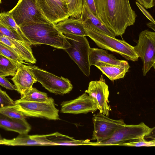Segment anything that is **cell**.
Wrapping results in <instances>:
<instances>
[{
	"instance_id": "1",
	"label": "cell",
	"mask_w": 155,
	"mask_h": 155,
	"mask_svg": "<svg viewBox=\"0 0 155 155\" xmlns=\"http://www.w3.org/2000/svg\"><path fill=\"white\" fill-rule=\"evenodd\" d=\"M97 17L117 36L134 24L137 15L129 0H94Z\"/></svg>"
},
{
	"instance_id": "2",
	"label": "cell",
	"mask_w": 155,
	"mask_h": 155,
	"mask_svg": "<svg viewBox=\"0 0 155 155\" xmlns=\"http://www.w3.org/2000/svg\"><path fill=\"white\" fill-rule=\"evenodd\" d=\"M19 27L31 45L44 44L64 50L69 46L65 36L51 23H28Z\"/></svg>"
},
{
	"instance_id": "3",
	"label": "cell",
	"mask_w": 155,
	"mask_h": 155,
	"mask_svg": "<svg viewBox=\"0 0 155 155\" xmlns=\"http://www.w3.org/2000/svg\"><path fill=\"white\" fill-rule=\"evenodd\" d=\"M84 27L87 36L98 47L118 54L128 60L138 61L139 57L134 46L124 40L117 39L87 26Z\"/></svg>"
},
{
	"instance_id": "4",
	"label": "cell",
	"mask_w": 155,
	"mask_h": 155,
	"mask_svg": "<svg viewBox=\"0 0 155 155\" xmlns=\"http://www.w3.org/2000/svg\"><path fill=\"white\" fill-rule=\"evenodd\" d=\"M154 128H150L143 122L137 125L126 124L117 130L110 139L100 143L92 142L91 146H123L144 138L150 135Z\"/></svg>"
},
{
	"instance_id": "5",
	"label": "cell",
	"mask_w": 155,
	"mask_h": 155,
	"mask_svg": "<svg viewBox=\"0 0 155 155\" xmlns=\"http://www.w3.org/2000/svg\"><path fill=\"white\" fill-rule=\"evenodd\" d=\"M69 43V46L64 49L78 65L83 73L87 77L90 74L89 55L91 48L84 36L64 34Z\"/></svg>"
},
{
	"instance_id": "6",
	"label": "cell",
	"mask_w": 155,
	"mask_h": 155,
	"mask_svg": "<svg viewBox=\"0 0 155 155\" xmlns=\"http://www.w3.org/2000/svg\"><path fill=\"white\" fill-rule=\"evenodd\" d=\"M15 101L14 107L25 116L44 118L49 120L60 119L59 110L56 108L54 100L48 97L45 101L32 102L21 101Z\"/></svg>"
},
{
	"instance_id": "7",
	"label": "cell",
	"mask_w": 155,
	"mask_h": 155,
	"mask_svg": "<svg viewBox=\"0 0 155 155\" xmlns=\"http://www.w3.org/2000/svg\"><path fill=\"white\" fill-rule=\"evenodd\" d=\"M8 12L19 26L30 23H51L44 15L36 0H19Z\"/></svg>"
},
{
	"instance_id": "8",
	"label": "cell",
	"mask_w": 155,
	"mask_h": 155,
	"mask_svg": "<svg viewBox=\"0 0 155 155\" xmlns=\"http://www.w3.org/2000/svg\"><path fill=\"white\" fill-rule=\"evenodd\" d=\"M28 65L37 81L49 92L63 95L72 90V85L68 78L56 76L35 66Z\"/></svg>"
},
{
	"instance_id": "9",
	"label": "cell",
	"mask_w": 155,
	"mask_h": 155,
	"mask_svg": "<svg viewBox=\"0 0 155 155\" xmlns=\"http://www.w3.org/2000/svg\"><path fill=\"white\" fill-rule=\"evenodd\" d=\"M134 50L143 63L142 71L144 76L152 67H155V32L145 30L140 32Z\"/></svg>"
},
{
	"instance_id": "10",
	"label": "cell",
	"mask_w": 155,
	"mask_h": 155,
	"mask_svg": "<svg viewBox=\"0 0 155 155\" xmlns=\"http://www.w3.org/2000/svg\"><path fill=\"white\" fill-rule=\"evenodd\" d=\"M92 120L94 130L91 140H96L95 143L110 139L117 130L126 124L122 119H110L100 112L94 115Z\"/></svg>"
},
{
	"instance_id": "11",
	"label": "cell",
	"mask_w": 155,
	"mask_h": 155,
	"mask_svg": "<svg viewBox=\"0 0 155 155\" xmlns=\"http://www.w3.org/2000/svg\"><path fill=\"white\" fill-rule=\"evenodd\" d=\"M95 101L99 112L108 117L111 109L108 103L109 91L103 76L98 81H91L88 84L87 90L85 91Z\"/></svg>"
},
{
	"instance_id": "12",
	"label": "cell",
	"mask_w": 155,
	"mask_h": 155,
	"mask_svg": "<svg viewBox=\"0 0 155 155\" xmlns=\"http://www.w3.org/2000/svg\"><path fill=\"white\" fill-rule=\"evenodd\" d=\"M47 18L55 25L69 18L67 0H36Z\"/></svg>"
},
{
	"instance_id": "13",
	"label": "cell",
	"mask_w": 155,
	"mask_h": 155,
	"mask_svg": "<svg viewBox=\"0 0 155 155\" xmlns=\"http://www.w3.org/2000/svg\"><path fill=\"white\" fill-rule=\"evenodd\" d=\"M61 106L60 111L63 113L86 114L98 109L94 100L85 92L74 99L63 101Z\"/></svg>"
},
{
	"instance_id": "14",
	"label": "cell",
	"mask_w": 155,
	"mask_h": 155,
	"mask_svg": "<svg viewBox=\"0 0 155 155\" xmlns=\"http://www.w3.org/2000/svg\"><path fill=\"white\" fill-rule=\"evenodd\" d=\"M20 94L24 96L32 87L33 84L37 81L35 78L29 65L20 64L15 75L11 79Z\"/></svg>"
},
{
	"instance_id": "15",
	"label": "cell",
	"mask_w": 155,
	"mask_h": 155,
	"mask_svg": "<svg viewBox=\"0 0 155 155\" xmlns=\"http://www.w3.org/2000/svg\"><path fill=\"white\" fill-rule=\"evenodd\" d=\"M0 41L15 51L25 62L32 64L36 63L31 46L1 34Z\"/></svg>"
},
{
	"instance_id": "16",
	"label": "cell",
	"mask_w": 155,
	"mask_h": 155,
	"mask_svg": "<svg viewBox=\"0 0 155 155\" xmlns=\"http://www.w3.org/2000/svg\"><path fill=\"white\" fill-rule=\"evenodd\" d=\"M4 145L10 146L54 145L45 135L20 134L12 139H3Z\"/></svg>"
},
{
	"instance_id": "17",
	"label": "cell",
	"mask_w": 155,
	"mask_h": 155,
	"mask_svg": "<svg viewBox=\"0 0 155 155\" xmlns=\"http://www.w3.org/2000/svg\"><path fill=\"white\" fill-rule=\"evenodd\" d=\"M80 18L84 25L94 29L111 37L115 38L116 36L93 13L84 0Z\"/></svg>"
},
{
	"instance_id": "18",
	"label": "cell",
	"mask_w": 155,
	"mask_h": 155,
	"mask_svg": "<svg viewBox=\"0 0 155 155\" xmlns=\"http://www.w3.org/2000/svg\"><path fill=\"white\" fill-rule=\"evenodd\" d=\"M56 28L64 34L85 36H87L84 25L80 18H68L55 25Z\"/></svg>"
},
{
	"instance_id": "19",
	"label": "cell",
	"mask_w": 155,
	"mask_h": 155,
	"mask_svg": "<svg viewBox=\"0 0 155 155\" xmlns=\"http://www.w3.org/2000/svg\"><path fill=\"white\" fill-rule=\"evenodd\" d=\"M89 61L91 66L94 65V63L97 62L121 66L129 64L127 61L117 59L112 54L109 53L107 51L98 48H91Z\"/></svg>"
},
{
	"instance_id": "20",
	"label": "cell",
	"mask_w": 155,
	"mask_h": 155,
	"mask_svg": "<svg viewBox=\"0 0 155 155\" xmlns=\"http://www.w3.org/2000/svg\"><path fill=\"white\" fill-rule=\"evenodd\" d=\"M94 65L112 81L124 78L130 67L129 64L117 66L101 62H96Z\"/></svg>"
},
{
	"instance_id": "21",
	"label": "cell",
	"mask_w": 155,
	"mask_h": 155,
	"mask_svg": "<svg viewBox=\"0 0 155 155\" xmlns=\"http://www.w3.org/2000/svg\"><path fill=\"white\" fill-rule=\"evenodd\" d=\"M0 127L17 132L20 134H28L31 129V126L26 120L9 118L1 114Z\"/></svg>"
},
{
	"instance_id": "22",
	"label": "cell",
	"mask_w": 155,
	"mask_h": 155,
	"mask_svg": "<svg viewBox=\"0 0 155 155\" xmlns=\"http://www.w3.org/2000/svg\"><path fill=\"white\" fill-rule=\"evenodd\" d=\"M45 136L46 138L54 145H91V142H90L88 140H76L72 137L57 132L45 135Z\"/></svg>"
},
{
	"instance_id": "23",
	"label": "cell",
	"mask_w": 155,
	"mask_h": 155,
	"mask_svg": "<svg viewBox=\"0 0 155 155\" xmlns=\"http://www.w3.org/2000/svg\"><path fill=\"white\" fill-rule=\"evenodd\" d=\"M20 63L0 55V76H14Z\"/></svg>"
},
{
	"instance_id": "24",
	"label": "cell",
	"mask_w": 155,
	"mask_h": 155,
	"mask_svg": "<svg viewBox=\"0 0 155 155\" xmlns=\"http://www.w3.org/2000/svg\"><path fill=\"white\" fill-rule=\"evenodd\" d=\"M0 22L9 29L17 33L28 45H31L23 34L19 26L8 12L0 13Z\"/></svg>"
},
{
	"instance_id": "25",
	"label": "cell",
	"mask_w": 155,
	"mask_h": 155,
	"mask_svg": "<svg viewBox=\"0 0 155 155\" xmlns=\"http://www.w3.org/2000/svg\"><path fill=\"white\" fill-rule=\"evenodd\" d=\"M48 97L46 93L39 91L36 88L32 87L20 100L32 102H40L46 100Z\"/></svg>"
},
{
	"instance_id": "26",
	"label": "cell",
	"mask_w": 155,
	"mask_h": 155,
	"mask_svg": "<svg viewBox=\"0 0 155 155\" xmlns=\"http://www.w3.org/2000/svg\"><path fill=\"white\" fill-rule=\"evenodd\" d=\"M69 17L79 18L83 7V0H67Z\"/></svg>"
},
{
	"instance_id": "27",
	"label": "cell",
	"mask_w": 155,
	"mask_h": 155,
	"mask_svg": "<svg viewBox=\"0 0 155 155\" xmlns=\"http://www.w3.org/2000/svg\"><path fill=\"white\" fill-rule=\"evenodd\" d=\"M0 55L20 64H28L15 51L0 41Z\"/></svg>"
},
{
	"instance_id": "28",
	"label": "cell",
	"mask_w": 155,
	"mask_h": 155,
	"mask_svg": "<svg viewBox=\"0 0 155 155\" xmlns=\"http://www.w3.org/2000/svg\"><path fill=\"white\" fill-rule=\"evenodd\" d=\"M0 114L9 118L26 120L25 116L14 106H7L0 108Z\"/></svg>"
},
{
	"instance_id": "29",
	"label": "cell",
	"mask_w": 155,
	"mask_h": 155,
	"mask_svg": "<svg viewBox=\"0 0 155 155\" xmlns=\"http://www.w3.org/2000/svg\"><path fill=\"white\" fill-rule=\"evenodd\" d=\"M0 34L28 45L18 34L9 29L0 22Z\"/></svg>"
},
{
	"instance_id": "30",
	"label": "cell",
	"mask_w": 155,
	"mask_h": 155,
	"mask_svg": "<svg viewBox=\"0 0 155 155\" xmlns=\"http://www.w3.org/2000/svg\"><path fill=\"white\" fill-rule=\"evenodd\" d=\"M15 101L11 99L6 92L0 88V108L14 106Z\"/></svg>"
},
{
	"instance_id": "31",
	"label": "cell",
	"mask_w": 155,
	"mask_h": 155,
	"mask_svg": "<svg viewBox=\"0 0 155 155\" xmlns=\"http://www.w3.org/2000/svg\"><path fill=\"white\" fill-rule=\"evenodd\" d=\"M123 146L138 147L154 146H155V140L154 139L151 141H147L143 138L137 141L124 144Z\"/></svg>"
},
{
	"instance_id": "32",
	"label": "cell",
	"mask_w": 155,
	"mask_h": 155,
	"mask_svg": "<svg viewBox=\"0 0 155 155\" xmlns=\"http://www.w3.org/2000/svg\"><path fill=\"white\" fill-rule=\"evenodd\" d=\"M0 85L7 89L17 91L16 88L15 84L10 83L5 77L0 76Z\"/></svg>"
},
{
	"instance_id": "33",
	"label": "cell",
	"mask_w": 155,
	"mask_h": 155,
	"mask_svg": "<svg viewBox=\"0 0 155 155\" xmlns=\"http://www.w3.org/2000/svg\"><path fill=\"white\" fill-rule=\"evenodd\" d=\"M145 8H150L153 7L154 0H136Z\"/></svg>"
},
{
	"instance_id": "34",
	"label": "cell",
	"mask_w": 155,
	"mask_h": 155,
	"mask_svg": "<svg viewBox=\"0 0 155 155\" xmlns=\"http://www.w3.org/2000/svg\"><path fill=\"white\" fill-rule=\"evenodd\" d=\"M136 4L145 16L151 22L155 24V21L153 17L145 8L137 2H136Z\"/></svg>"
},
{
	"instance_id": "35",
	"label": "cell",
	"mask_w": 155,
	"mask_h": 155,
	"mask_svg": "<svg viewBox=\"0 0 155 155\" xmlns=\"http://www.w3.org/2000/svg\"><path fill=\"white\" fill-rule=\"evenodd\" d=\"M85 2L90 10L97 17V14L96 12L94 0H84Z\"/></svg>"
},
{
	"instance_id": "36",
	"label": "cell",
	"mask_w": 155,
	"mask_h": 155,
	"mask_svg": "<svg viewBox=\"0 0 155 155\" xmlns=\"http://www.w3.org/2000/svg\"><path fill=\"white\" fill-rule=\"evenodd\" d=\"M155 24L153 23L152 22H149L148 23L147 25V26L149 28L153 29L154 31H155Z\"/></svg>"
},
{
	"instance_id": "37",
	"label": "cell",
	"mask_w": 155,
	"mask_h": 155,
	"mask_svg": "<svg viewBox=\"0 0 155 155\" xmlns=\"http://www.w3.org/2000/svg\"><path fill=\"white\" fill-rule=\"evenodd\" d=\"M0 144H4L3 139L1 138H0Z\"/></svg>"
},
{
	"instance_id": "38",
	"label": "cell",
	"mask_w": 155,
	"mask_h": 155,
	"mask_svg": "<svg viewBox=\"0 0 155 155\" xmlns=\"http://www.w3.org/2000/svg\"><path fill=\"white\" fill-rule=\"evenodd\" d=\"M1 3H2L1 0H0V5Z\"/></svg>"
}]
</instances>
